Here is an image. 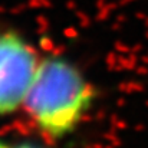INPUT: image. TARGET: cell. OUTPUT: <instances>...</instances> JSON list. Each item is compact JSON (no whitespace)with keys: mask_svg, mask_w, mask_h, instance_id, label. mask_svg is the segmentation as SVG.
Listing matches in <instances>:
<instances>
[{"mask_svg":"<svg viewBox=\"0 0 148 148\" xmlns=\"http://www.w3.org/2000/svg\"><path fill=\"white\" fill-rule=\"evenodd\" d=\"M0 148H9V147H6V145H4L3 143H0Z\"/></svg>","mask_w":148,"mask_h":148,"instance_id":"cell-4","label":"cell"},{"mask_svg":"<svg viewBox=\"0 0 148 148\" xmlns=\"http://www.w3.org/2000/svg\"><path fill=\"white\" fill-rule=\"evenodd\" d=\"M95 99V88L71 59L52 55L42 58L25 101V111L49 138L71 134Z\"/></svg>","mask_w":148,"mask_h":148,"instance_id":"cell-1","label":"cell"},{"mask_svg":"<svg viewBox=\"0 0 148 148\" xmlns=\"http://www.w3.org/2000/svg\"><path fill=\"white\" fill-rule=\"evenodd\" d=\"M14 148H42V147H38V145H33V144H20V145H17Z\"/></svg>","mask_w":148,"mask_h":148,"instance_id":"cell-3","label":"cell"},{"mask_svg":"<svg viewBox=\"0 0 148 148\" xmlns=\"http://www.w3.org/2000/svg\"><path fill=\"white\" fill-rule=\"evenodd\" d=\"M42 58L19 32L0 30V115L25 105Z\"/></svg>","mask_w":148,"mask_h":148,"instance_id":"cell-2","label":"cell"}]
</instances>
